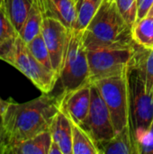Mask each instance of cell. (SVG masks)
<instances>
[{"mask_svg":"<svg viewBox=\"0 0 153 154\" xmlns=\"http://www.w3.org/2000/svg\"><path fill=\"white\" fill-rule=\"evenodd\" d=\"M8 105H9V102L5 101V100H3V99L0 97V114H2V115L5 114V110H6Z\"/></svg>","mask_w":153,"mask_h":154,"instance_id":"obj_27","label":"cell"},{"mask_svg":"<svg viewBox=\"0 0 153 154\" xmlns=\"http://www.w3.org/2000/svg\"><path fill=\"white\" fill-rule=\"evenodd\" d=\"M49 154H62L60 147L54 141H51V144H50V147L49 150Z\"/></svg>","mask_w":153,"mask_h":154,"instance_id":"obj_26","label":"cell"},{"mask_svg":"<svg viewBox=\"0 0 153 154\" xmlns=\"http://www.w3.org/2000/svg\"><path fill=\"white\" fill-rule=\"evenodd\" d=\"M70 30L71 29L66 27L60 20L53 17L43 16L41 33L48 48L52 68L58 79L67 51Z\"/></svg>","mask_w":153,"mask_h":154,"instance_id":"obj_9","label":"cell"},{"mask_svg":"<svg viewBox=\"0 0 153 154\" xmlns=\"http://www.w3.org/2000/svg\"><path fill=\"white\" fill-rule=\"evenodd\" d=\"M87 50L127 47L135 45L133 28L120 14L115 0H104L83 31Z\"/></svg>","mask_w":153,"mask_h":154,"instance_id":"obj_2","label":"cell"},{"mask_svg":"<svg viewBox=\"0 0 153 154\" xmlns=\"http://www.w3.org/2000/svg\"><path fill=\"white\" fill-rule=\"evenodd\" d=\"M17 34L18 32L14 28L5 12L0 7V44Z\"/></svg>","mask_w":153,"mask_h":154,"instance_id":"obj_23","label":"cell"},{"mask_svg":"<svg viewBox=\"0 0 153 154\" xmlns=\"http://www.w3.org/2000/svg\"><path fill=\"white\" fill-rule=\"evenodd\" d=\"M136 63L142 70L147 93L153 97V48L145 49L140 46Z\"/></svg>","mask_w":153,"mask_h":154,"instance_id":"obj_20","label":"cell"},{"mask_svg":"<svg viewBox=\"0 0 153 154\" xmlns=\"http://www.w3.org/2000/svg\"><path fill=\"white\" fill-rule=\"evenodd\" d=\"M140 154H153V120L140 145Z\"/></svg>","mask_w":153,"mask_h":154,"instance_id":"obj_24","label":"cell"},{"mask_svg":"<svg viewBox=\"0 0 153 154\" xmlns=\"http://www.w3.org/2000/svg\"><path fill=\"white\" fill-rule=\"evenodd\" d=\"M0 60L17 69L42 93L51 92L58 82V76L33 57L19 34L0 44Z\"/></svg>","mask_w":153,"mask_h":154,"instance_id":"obj_3","label":"cell"},{"mask_svg":"<svg viewBox=\"0 0 153 154\" xmlns=\"http://www.w3.org/2000/svg\"><path fill=\"white\" fill-rule=\"evenodd\" d=\"M59 110L58 96L45 93L26 103L9 102L3 115L4 125L0 136V153L6 154L14 145L50 131Z\"/></svg>","mask_w":153,"mask_h":154,"instance_id":"obj_1","label":"cell"},{"mask_svg":"<svg viewBox=\"0 0 153 154\" xmlns=\"http://www.w3.org/2000/svg\"><path fill=\"white\" fill-rule=\"evenodd\" d=\"M127 71L93 81L111 115L115 133L129 125V89Z\"/></svg>","mask_w":153,"mask_h":154,"instance_id":"obj_7","label":"cell"},{"mask_svg":"<svg viewBox=\"0 0 153 154\" xmlns=\"http://www.w3.org/2000/svg\"><path fill=\"white\" fill-rule=\"evenodd\" d=\"M89 64L83 42V31L71 29L67 51L59 75L61 92L70 91L89 81Z\"/></svg>","mask_w":153,"mask_h":154,"instance_id":"obj_5","label":"cell"},{"mask_svg":"<svg viewBox=\"0 0 153 154\" xmlns=\"http://www.w3.org/2000/svg\"><path fill=\"white\" fill-rule=\"evenodd\" d=\"M43 20V14L39 3V0H33L27 18L18 32L19 36L28 43L31 42L35 36L41 33V23Z\"/></svg>","mask_w":153,"mask_h":154,"instance_id":"obj_15","label":"cell"},{"mask_svg":"<svg viewBox=\"0 0 153 154\" xmlns=\"http://www.w3.org/2000/svg\"><path fill=\"white\" fill-rule=\"evenodd\" d=\"M133 38L136 44L145 49L153 48V16L147 15L133 27Z\"/></svg>","mask_w":153,"mask_h":154,"instance_id":"obj_19","label":"cell"},{"mask_svg":"<svg viewBox=\"0 0 153 154\" xmlns=\"http://www.w3.org/2000/svg\"><path fill=\"white\" fill-rule=\"evenodd\" d=\"M3 125H4V116L2 114H0V136L3 132Z\"/></svg>","mask_w":153,"mask_h":154,"instance_id":"obj_28","label":"cell"},{"mask_svg":"<svg viewBox=\"0 0 153 154\" xmlns=\"http://www.w3.org/2000/svg\"><path fill=\"white\" fill-rule=\"evenodd\" d=\"M26 44H27L29 51L33 55V57L47 69L54 72L52 64H51L50 56L48 48L45 44V42L41 33H39L37 36H35L31 42H29Z\"/></svg>","mask_w":153,"mask_h":154,"instance_id":"obj_21","label":"cell"},{"mask_svg":"<svg viewBox=\"0 0 153 154\" xmlns=\"http://www.w3.org/2000/svg\"><path fill=\"white\" fill-rule=\"evenodd\" d=\"M5 1H6V0H0V7H1L2 9H3V7H4V5H5Z\"/></svg>","mask_w":153,"mask_h":154,"instance_id":"obj_29","label":"cell"},{"mask_svg":"<svg viewBox=\"0 0 153 154\" xmlns=\"http://www.w3.org/2000/svg\"><path fill=\"white\" fill-rule=\"evenodd\" d=\"M104 0H76L77 19L74 30L84 31L99 9Z\"/></svg>","mask_w":153,"mask_h":154,"instance_id":"obj_18","label":"cell"},{"mask_svg":"<svg viewBox=\"0 0 153 154\" xmlns=\"http://www.w3.org/2000/svg\"><path fill=\"white\" fill-rule=\"evenodd\" d=\"M91 82L58 96L60 108L75 123L82 125L86 121L91 101Z\"/></svg>","mask_w":153,"mask_h":154,"instance_id":"obj_10","label":"cell"},{"mask_svg":"<svg viewBox=\"0 0 153 154\" xmlns=\"http://www.w3.org/2000/svg\"><path fill=\"white\" fill-rule=\"evenodd\" d=\"M52 141L61 149L62 154H72V130L69 116L60 108L50 128Z\"/></svg>","mask_w":153,"mask_h":154,"instance_id":"obj_13","label":"cell"},{"mask_svg":"<svg viewBox=\"0 0 153 154\" xmlns=\"http://www.w3.org/2000/svg\"><path fill=\"white\" fill-rule=\"evenodd\" d=\"M115 2L120 14L133 28L137 22V0H115Z\"/></svg>","mask_w":153,"mask_h":154,"instance_id":"obj_22","label":"cell"},{"mask_svg":"<svg viewBox=\"0 0 153 154\" xmlns=\"http://www.w3.org/2000/svg\"><path fill=\"white\" fill-rule=\"evenodd\" d=\"M43 16L60 20L69 29H73L77 19L76 0H39Z\"/></svg>","mask_w":153,"mask_h":154,"instance_id":"obj_11","label":"cell"},{"mask_svg":"<svg viewBox=\"0 0 153 154\" xmlns=\"http://www.w3.org/2000/svg\"><path fill=\"white\" fill-rule=\"evenodd\" d=\"M139 45L87 50L89 64V81L117 76L126 71L137 57Z\"/></svg>","mask_w":153,"mask_h":154,"instance_id":"obj_6","label":"cell"},{"mask_svg":"<svg viewBox=\"0 0 153 154\" xmlns=\"http://www.w3.org/2000/svg\"><path fill=\"white\" fill-rule=\"evenodd\" d=\"M129 89V125L140 152V145L153 120V97L147 93L142 70L136 60L127 71Z\"/></svg>","mask_w":153,"mask_h":154,"instance_id":"obj_4","label":"cell"},{"mask_svg":"<svg viewBox=\"0 0 153 154\" xmlns=\"http://www.w3.org/2000/svg\"><path fill=\"white\" fill-rule=\"evenodd\" d=\"M148 15H151V16H153V5H152V7H151V9L150 10V12H149Z\"/></svg>","mask_w":153,"mask_h":154,"instance_id":"obj_30","label":"cell"},{"mask_svg":"<svg viewBox=\"0 0 153 154\" xmlns=\"http://www.w3.org/2000/svg\"><path fill=\"white\" fill-rule=\"evenodd\" d=\"M51 141L50 132L46 131L14 145L6 154H49Z\"/></svg>","mask_w":153,"mask_h":154,"instance_id":"obj_14","label":"cell"},{"mask_svg":"<svg viewBox=\"0 0 153 154\" xmlns=\"http://www.w3.org/2000/svg\"><path fill=\"white\" fill-rule=\"evenodd\" d=\"M69 120L72 130V154H99L90 134L78 124L70 118Z\"/></svg>","mask_w":153,"mask_h":154,"instance_id":"obj_16","label":"cell"},{"mask_svg":"<svg viewBox=\"0 0 153 154\" xmlns=\"http://www.w3.org/2000/svg\"><path fill=\"white\" fill-rule=\"evenodd\" d=\"M33 0H6L3 10L17 32L22 29Z\"/></svg>","mask_w":153,"mask_h":154,"instance_id":"obj_17","label":"cell"},{"mask_svg":"<svg viewBox=\"0 0 153 154\" xmlns=\"http://www.w3.org/2000/svg\"><path fill=\"white\" fill-rule=\"evenodd\" d=\"M80 126L90 134L96 145L112 139L116 134L110 112L97 88L93 83L89 112L86 121Z\"/></svg>","mask_w":153,"mask_h":154,"instance_id":"obj_8","label":"cell"},{"mask_svg":"<svg viewBox=\"0 0 153 154\" xmlns=\"http://www.w3.org/2000/svg\"><path fill=\"white\" fill-rule=\"evenodd\" d=\"M99 154H140L130 125L112 139L96 145Z\"/></svg>","mask_w":153,"mask_h":154,"instance_id":"obj_12","label":"cell"},{"mask_svg":"<svg viewBox=\"0 0 153 154\" xmlns=\"http://www.w3.org/2000/svg\"><path fill=\"white\" fill-rule=\"evenodd\" d=\"M153 5V0H137V21L148 15Z\"/></svg>","mask_w":153,"mask_h":154,"instance_id":"obj_25","label":"cell"}]
</instances>
